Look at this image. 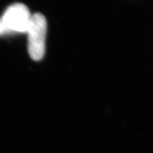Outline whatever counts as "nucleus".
<instances>
[{"label": "nucleus", "mask_w": 153, "mask_h": 153, "mask_svg": "<svg viewBox=\"0 0 153 153\" xmlns=\"http://www.w3.org/2000/svg\"><path fill=\"white\" fill-rule=\"evenodd\" d=\"M26 33L28 35V51L35 61L41 60L45 51L47 21L40 13L31 15Z\"/></svg>", "instance_id": "f257e3e1"}, {"label": "nucleus", "mask_w": 153, "mask_h": 153, "mask_svg": "<svg viewBox=\"0 0 153 153\" xmlns=\"http://www.w3.org/2000/svg\"><path fill=\"white\" fill-rule=\"evenodd\" d=\"M31 15L26 5L16 3L7 8L1 21L5 26L7 33H26Z\"/></svg>", "instance_id": "f03ea898"}, {"label": "nucleus", "mask_w": 153, "mask_h": 153, "mask_svg": "<svg viewBox=\"0 0 153 153\" xmlns=\"http://www.w3.org/2000/svg\"><path fill=\"white\" fill-rule=\"evenodd\" d=\"M7 29H6L5 26H4L2 22L0 19V35H2L4 33H7Z\"/></svg>", "instance_id": "7ed1b4c3"}]
</instances>
